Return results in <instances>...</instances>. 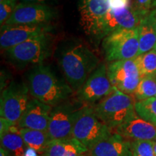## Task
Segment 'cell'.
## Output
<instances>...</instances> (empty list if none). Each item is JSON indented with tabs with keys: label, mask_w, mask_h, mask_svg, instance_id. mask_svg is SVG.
<instances>
[{
	"label": "cell",
	"mask_w": 156,
	"mask_h": 156,
	"mask_svg": "<svg viewBox=\"0 0 156 156\" xmlns=\"http://www.w3.org/2000/svg\"><path fill=\"white\" fill-rule=\"evenodd\" d=\"M84 106L74 98L52 107L47 131L51 140L73 137L74 124L78 112Z\"/></svg>",
	"instance_id": "obj_7"
},
{
	"label": "cell",
	"mask_w": 156,
	"mask_h": 156,
	"mask_svg": "<svg viewBox=\"0 0 156 156\" xmlns=\"http://www.w3.org/2000/svg\"><path fill=\"white\" fill-rule=\"evenodd\" d=\"M2 1H4V0H0V2H2Z\"/></svg>",
	"instance_id": "obj_35"
},
{
	"label": "cell",
	"mask_w": 156,
	"mask_h": 156,
	"mask_svg": "<svg viewBox=\"0 0 156 156\" xmlns=\"http://www.w3.org/2000/svg\"><path fill=\"white\" fill-rule=\"evenodd\" d=\"M1 147L9 151L13 156H24L27 146L21 136L20 127L12 126L9 131L0 135Z\"/></svg>",
	"instance_id": "obj_20"
},
{
	"label": "cell",
	"mask_w": 156,
	"mask_h": 156,
	"mask_svg": "<svg viewBox=\"0 0 156 156\" xmlns=\"http://www.w3.org/2000/svg\"><path fill=\"white\" fill-rule=\"evenodd\" d=\"M42 156H90V151L77 140L72 137L51 140Z\"/></svg>",
	"instance_id": "obj_18"
},
{
	"label": "cell",
	"mask_w": 156,
	"mask_h": 156,
	"mask_svg": "<svg viewBox=\"0 0 156 156\" xmlns=\"http://www.w3.org/2000/svg\"><path fill=\"white\" fill-rule=\"evenodd\" d=\"M0 156H12V154L2 147H0Z\"/></svg>",
	"instance_id": "obj_32"
},
{
	"label": "cell",
	"mask_w": 156,
	"mask_h": 156,
	"mask_svg": "<svg viewBox=\"0 0 156 156\" xmlns=\"http://www.w3.org/2000/svg\"><path fill=\"white\" fill-rule=\"evenodd\" d=\"M80 24L85 34L95 38L98 28L110 9L109 0H80Z\"/></svg>",
	"instance_id": "obj_14"
},
{
	"label": "cell",
	"mask_w": 156,
	"mask_h": 156,
	"mask_svg": "<svg viewBox=\"0 0 156 156\" xmlns=\"http://www.w3.org/2000/svg\"><path fill=\"white\" fill-rule=\"evenodd\" d=\"M56 15V9L49 5L20 3L4 25L49 24Z\"/></svg>",
	"instance_id": "obj_12"
},
{
	"label": "cell",
	"mask_w": 156,
	"mask_h": 156,
	"mask_svg": "<svg viewBox=\"0 0 156 156\" xmlns=\"http://www.w3.org/2000/svg\"><path fill=\"white\" fill-rule=\"evenodd\" d=\"M136 101L147 100L156 96V76L142 77L132 95Z\"/></svg>",
	"instance_id": "obj_23"
},
{
	"label": "cell",
	"mask_w": 156,
	"mask_h": 156,
	"mask_svg": "<svg viewBox=\"0 0 156 156\" xmlns=\"http://www.w3.org/2000/svg\"><path fill=\"white\" fill-rule=\"evenodd\" d=\"M14 125H17V124H15L3 117H1L0 118V135H2L5 132L9 131V129Z\"/></svg>",
	"instance_id": "obj_29"
},
{
	"label": "cell",
	"mask_w": 156,
	"mask_h": 156,
	"mask_svg": "<svg viewBox=\"0 0 156 156\" xmlns=\"http://www.w3.org/2000/svg\"><path fill=\"white\" fill-rule=\"evenodd\" d=\"M53 30L50 24L3 25L1 26L0 46L7 50L40 35L49 34Z\"/></svg>",
	"instance_id": "obj_13"
},
{
	"label": "cell",
	"mask_w": 156,
	"mask_h": 156,
	"mask_svg": "<svg viewBox=\"0 0 156 156\" xmlns=\"http://www.w3.org/2000/svg\"><path fill=\"white\" fill-rule=\"evenodd\" d=\"M113 132L129 140L156 141V126L136 115L134 118L117 126Z\"/></svg>",
	"instance_id": "obj_16"
},
{
	"label": "cell",
	"mask_w": 156,
	"mask_h": 156,
	"mask_svg": "<svg viewBox=\"0 0 156 156\" xmlns=\"http://www.w3.org/2000/svg\"><path fill=\"white\" fill-rule=\"evenodd\" d=\"M155 97H156V96H155Z\"/></svg>",
	"instance_id": "obj_37"
},
{
	"label": "cell",
	"mask_w": 156,
	"mask_h": 156,
	"mask_svg": "<svg viewBox=\"0 0 156 156\" xmlns=\"http://www.w3.org/2000/svg\"><path fill=\"white\" fill-rule=\"evenodd\" d=\"M53 51V37L45 34L5 51L8 61L19 69L38 65L50 57Z\"/></svg>",
	"instance_id": "obj_4"
},
{
	"label": "cell",
	"mask_w": 156,
	"mask_h": 156,
	"mask_svg": "<svg viewBox=\"0 0 156 156\" xmlns=\"http://www.w3.org/2000/svg\"><path fill=\"white\" fill-rule=\"evenodd\" d=\"M154 49H155V50L156 51V46H155V48H154Z\"/></svg>",
	"instance_id": "obj_36"
},
{
	"label": "cell",
	"mask_w": 156,
	"mask_h": 156,
	"mask_svg": "<svg viewBox=\"0 0 156 156\" xmlns=\"http://www.w3.org/2000/svg\"><path fill=\"white\" fill-rule=\"evenodd\" d=\"M116 89L111 83L105 64L99 66L75 93V98L84 105L94 106Z\"/></svg>",
	"instance_id": "obj_9"
},
{
	"label": "cell",
	"mask_w": 156,
	"mask_h": 156,
	"mask_svg": "<svg viewBox=\"0 0 156 156\" xmlns=\"http://www.w3.org/2000/svg\"><path fill=\"white\" fill-rule=\"evenodd\" d=\"M107 73L115 88L130 95L134 94L141 79L134 58L111 62L107 67Z\"/></svg>",
	"instance_id": "obj_11"
},
{
	"label": "cell",
	"mask_w": 156,
	"mask_h": 156,
	"mask_svg": "<svg viewBox=\"0 0 156 156\" xmlns=\"http://www.w3.org/2000/svg\"><path fill=\"white\" fill-rule=\"evenodd\" d=\"M39 155H40V154H39L37 151H35V150L30 147H27L24 156H41Z\"/></svg>",
	"instance_id": "obj_31"
},
{
	"label": "cell",
	"mask_w": 156,
	"mask_h": 156,
	"mask_svg": "<svg viewBox=\"0 0 156 156\" xmlns=\"http://www.w3.org/2000/svg\"><path fill=\"white\" fill-rule=\"evenodd\" d=\"M140 77L156 76V51L153 49L134 57Z\"/></svg>",
	"instance_id": "obj_22"
},
{
	"label": "cell",
	"mask_w": 156,
	"mask_h": 156,
	"mask_svg": "<svg viewBox=\"0 0 156 156\" xmlns=\"http://www.w3.org/2000/svg\"><path fill=\"white\" fill-rule=\"evenodd\" d=\"M134 108L140 118L156 126V97L136 101Z\"/></svg>",
	"instance_id": "obj_24"
},
{
	"label": "cell",
	"mask_w": 156,
	"mask_h": 156,
	"mask_svg": "<svg viewBox=\"0 0 156 156\" xmlns=\"http://www.w3.org/2000/svg\"><path fill=\"white\" fill-rule=\"evenodd\" d=\"M113 133L95 114L92 106L85 105L78 112L73 129L75 138L90 151Z\"/></svg>",
	"instance_id": "obj_5"
},
{
	"label": "cell",
	"mask_w": 156,
	"mask_h": 156,
	"mask_svg": "<svg viewBox=\"0 0 156 156\" xmlns=\"http://www.w3.org/2000/svg\"><path fill=\"white\" fill-rule=\"evenodd\" d=\"M22 3H32V4H41V5H46L54 1V0H20Z\"/></svg>",
	"instance_id": "obj_30"
},
{
	"label": "cell",
	"mask_w": 156,
	"mask_h": 156,
	"mask_svg": "<svg viewBox=\"0 0 156 156\" xmlns=\"http://www.w3.org/2000/svg\"><path fill=\"white\" fill-rule=\"evenodd\" d=\"M110 8L113 9H122L129 5V0H109Z\"/></svg>",
	"instance_id": "obj_28"
},
{
	"label": "cell",
	"mask_w": 156,
	"mask_h": 156,
	"mask_svg": "<svg viewBox=\"0 0 156 156\" xmlns=\"http://www.w3.org/2000/svg\"><path fill=\"white\" fill-rule=\"evenodd\" d=\"M57 61L66 81L75 93L100 64L94 52L85 43L77 40L67 41L60 46Z\"/></svg>",
	"instance_id": "obj_1"
},
{
	"label": "cell",
	"mask_w": 156,
	"mask_h": 156,
	"mask_svg": "<svg viewBox=\"0 0 156 156\" xmlns=\"http://www.w3.org/2000/svg\"><path fill=\"white\" fill-rule=\"evenodd\" d=\"M153 7H156V0H153Z\"/></svg>",
	"instance_id": "obj_34"
},
{
	"label": "cell",
	"mask_w": 156,
	"mask_h": 156,
	"mask_svg": "<svg viewBox=\"0 0 156 156\" xmlns=\"http://www.w3.org/2000/svg\"><path fill=\"white\" fill-rule=\"evenodd\" d=\"M17 6V0H4L0 2V24L3 25L8 20Z\"/></svg>",
	"instance_id": "obj_26"
},
{
	"label": "cell",
	"mask_w": 156,
	"mask_h": 156,
	"mask_svg": "<svg viewBox=\"0 0 156 156\" xmlns=\"http://www.w3.org/2000/svg\"><path fill=\"white\" fill-rule=\"evenodd\" d=\"M145 15L136 10L133 6L122 9H109L98 28L95 40L105 38L116 30L138 28Z\"/></svg>",
	"instance_id": "obj_10"
},
{
	"label": "cell",
	"mask_w": 156,
	"mask_h": 156,
	"mask_svg": "<svg viewBox=\"0 0 156 156\" xmlns=\"http://www.w3.org/2000/svg\"><path fill=\"white\" fill-rule=\"evenodd\" d=\"M153 0H134L133 7L142 14L146 15L153 7Z\"/></svg>",
	"instance_id": "obj_27"
},
{
	"label": "cell",
	"mask_w": 156,
	"mask_h": 156,
	"mask_svg": "<svg viewBox=\"0 0 156 156\" xmlns=\"http://www.w3.org/2000/svg\"><path fill=\"white\" fill-rule=\"evenodd\" d=\"M138 55L145 54L155 48L156 46V9H151L142 17L138 26Z\"/></svg>",
	"instance_id": "obj_19"
},
{
	"label": "cell",
	"mask_w": 156,
	"mask_h": 156,
	"mask_svg": "<svg viewBox=\"0 0 156 156\" xmlns=\"http://www.w3.org/2000/svg\"><path fill=\"white\" fill-rule=\"evenodd\" d=\"M30 95L27 84L16 80L11 81L2 91L1 117L17 124L28 106Z\"/></svg>",
	"instance_id": "obj_8"
},
{
	"label": "cell",
	"mask_w": 156,
	"mask_h": 156,
	"mask_svg": "<svg viewBox=\"0 0 156 156\" xmlns=\"http://www.w3.org/2000/svg\"><path fill=\"white\" fill-rule=\"evenodd\" d=\"M90 156H133L131 140L113 132L90 151Z\"/></svg>",
	"instance_id": "obj_17"
},
{
	"label": "cell",
	"mask_w": 156,
	"mask_h": 156,
	"mask_svg": "<svg viewBox=\"0 0 156 156\" xmlns=\"http://www.w3.org/2000/svg\"><path fill=\"white\" fill-rule=\"evenodd\" d=\"M153 148H154V153H155V155L156 156V141H153Z\"/></svg>",
	"instance_id": "obj_33"
},
{
	"label": "cell",
	"mask_w": 156,
	"mask_h": 156,
	"mask_svg": "<svg viewBox=\"0 0 156 156\" xmlns=\"http://www.w3.org/2000/svg\"><path fill=\"white\" fill-rule=\"evenodd\" d=\"M27 85L31 96L42 103L55 106L69 100L75 91L49 66H34L27 75Z\"/></svg>",
	"instance_id": "obj_2"
},
{
	"label": "cell",
	"mask_w": 156,
	"mask_h": 156,
	"mask_svg": "<svg viewBox=\"0 0 156 156\" xmlns=\"http://www.w3.org/2000/svg\"><path fill=\"white\" fill-rule=\"evenodd\" d=\"M133 95L115 89L108 96L93 106L96 116L112 131L136 116Z\"/></svg>",
	"instance_id": "obj_3"
},
{
	"label": "cell",
	"mask_w": 156,
	"mask_h": 156,
	"mask_svg": "<svg viewBox=\"0 0 156 156\" xmlns=\"http://www.w3.org/2000/svg\"><path fill=\"white\" fill-rule=\"evenodd\" d=\"M102 48L105 58L111 62L132 59L139 52L138 28L116 30L103 38Z\"/></svg>",
	"instance_id": "obj_6"
},
{
	"label": "cell",
	"mask_w": 156,
	"mask_h": 156,
	"mask_svg": "<svg viewBox=\"0 0 156 156\" xmlns=\"http://www.w3.org/2000/svg\"><path fill=\"white\" fill-rule=\"evenodd\" d=\"M51 109L52 106L31 98L17 126L20 128L47 132Z\"/></svg>",
	"instance_id": "obj_15"
},
{
	"label": "cell",
	"mask_w": 156,
	"mask_h": 156,
	"mask_svg": "<svg viewBox=\"0 0 156 156\" xmlns=\"http://www.w3.org/2000/svg\"><path fill=\"white\" fill-rule=\"evenodd\" d=\"M133 156H155L153 141L151 140H131Z\"/></svg>",
	"instance_id": "obj_25"
},
{
	"label": "cell",
	"mask_w": 156,
	"mask_h": 156,
	"mask_svg": "<svg viewBox=\"0 0 156 156\" xmlns=\"http://www.w3.org/2000/svg\"><path fill=\"white\" fill-rule=\"evenodd\" d=\"M21 136L28 147L32 148L43 155L51 141L47 132L31 129L20 128Z\"/></svg>",
	"instance_id": "obj_21"
}]
</instances>
